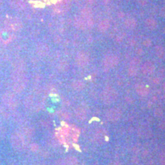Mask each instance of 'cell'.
<instances>
[{
	"mask_svg": "<svg viewBox=\"0 0 165 165\" xmlns=\"http://www.w3.org/2000/svg\"><path fill=\"white\" fill-rule=\"evenodd\" d=\"M125 34L123 33H120L119 34V35H116V37H115V42L117 43H121L122 42V41L124 40V38H125Z\"/></svg>",
	"mask_w": 165,
	"mask_h": 165,
	"instance_id": "obj_21",
	"label": "cell"
},
{
	"mask_svg": "<svg viewBox=\"0 0 165 165\" xmlns=\"http://www.w3.org/2000/svg\"><path fill=\"white\" fill-rule=\"evenodd\" d=\"M74 24L76 28L80 29V30H86L87 29L86 20L84 18H82L81 16H76L74 18Z\"/></svg>",
	"mask_w": 165,
	"mask_h": 165,
	"instance_id": "obj_8",
	"label": "cell"
},
{
	"mask_svg": "<svg viewBox=\"0 0 165 165\" xmlns=\"http://www.w3.org/2000/svg\"><path fill=\"white\" fill-rule=\"evenodd\" d=\"M125 14L123 12H119L118 14H117V16H118V18H119V19H123V18L125 17Z\"/></svg>",
	"mask_w": 165,
	"mask_h": 165,
	"instance_id": "obj_28",
	"label": "cell"
},
{
	"mask_svg": "<svg viewBox=\"0 0 165 165\" xmlns=\"http://www.w3.org/2000/svg\"><path fill=\"white\" fill-rule=\"evenodd\" d=\"M159 82H160V80L158 78L154 79V83H155V84H158Z\"/></svg>",
	"mask_w": 165,
	"mask_h": 165,
	"instance_id": "obj_34",
	"label": "cell"
},
{
	"mask_svg": "<svg viewBox=\"0 0 165 165\" xmlns=\"http://www.w3.org/2000/svg\"><path fill=\"white\" fill-rule=\"evenodd\" d=\"M86 24H87V29H91L94 25V20L93 18H90L88 19H86Z\"/></svg>",
	"mask_w": 165,
	"mask_h": 165,
	"instance_id": "obj_20",
	"label": "cell"
},
{
	"mask_svg": "<svg viewBox=\"0 0 165 165\" xmlns=\"http://www.w3.org/2000/svg\"><path fill=\"white\" fill-rule=\"evenodd\" d=\"M110 165H121V163L118 161H113L110 163Z\"/></svg>",
	"mask_w": 165,
	"mask_h": 165,
	"instance_id": "obj_32",
	"label": "cell"
},
{
	"mask_svg": "<svg viewBox=\"0 0 165 165\" xmlns=\"http://www.w3.org/2000/svg\"><path fill=\"white\" fill-rule=\"evenodd\" d=\"M160 128H161L162 129L165 130V120H163V121L161 123H160Z\"/></svg>",
	"mask_w": 165,
	"mask_h": 165,
	"instance_id": "obj_31",
	"label": "cell"
},
{
	"mask_svg": "<svg viewBox=\"0 0 165 165\" xmlns=\"http://www.w3.org/2000/svg\"><path fill=\"white\" fill-rule=\"evenodd\" d=\"M50 51V47L48 44L44 42H40L36 46V52L41 57H44Z\"/></svg>",
	"mask_w": 165,
	"mask_h": 165,
	"instance_id": "obj_7",
	"label": "cell"
},
{
	"mask_svg": "<svg viewBox=\"0 0 165 165\" xmlns=\"http://www.w3.org/2000/svg\"><path fill=\"white\" fill-rule=\"evenodd\" d=\"M2 41H3V38H2V34H1V32H0V44H2Z\"/></svg>",
	"mask_w": 165,
	"mask_h": 165,
	"instance_id": "obj_33",
	"label": "cell"
},
{
	"mask_svg": "<svg viewBox=\"0 0 165 165\" xmlns=\"http://www.w3.org/2000/svg\"><path fill=\"white\" fill-rule=\"evenodd\" d=\"M5 26L12 31H19L22 29V23L18 18L10 17L5 20Z\"/></svg>",
	"mask_w": 165,
	"mask_h": 165,
	"instance_id": "obj_3",
	"label": "cell"
},
{
	"mask_svg": "<svg viewBox=\"0 0 165 165\" xmlns=\"http://www.w3.org/2000/svg\"><path fill=\"white\" fill-rule=\"evenodd\" d=\"M135 53H136L137 54L142 55V54H143L144 50H143V49L142 48V47H138V48L135 49Z\"/></svg>",
	"mask_w": 165,
	"mask_h": 165,
	"instance_id": "obj_27",
	"label": "cell"
},
{
	"mask_svg": "<svg viewBox=\"0 0 165 165\" xmlns=\"http://www.w3.org/2000/svg\"><path fill=\"white\" fill-rule=\"evenodd\" d=\"M163 90H164V91H165V83H164V84H163Z\"/></svg>",
	"mask_w": 165,
	"mask_h": 165,
	"instance_id": "obj_35",
	"label": "cell"
},
{
	"mask_svg": "<svg viewBox=\"0 0 165 165\" xmlns=\"http://www.w3.org/2000/svg\"><path fill=\"white\" fill-rule=\"evenodd\" d=\"M154 114H155L157 117H160L163 115V112H162V110L160 109V108H157V109L155 110V112H154Z\"/></svg>",
	"mask_w": 165,
	"mask_h": 165,
	"instance_id": "obj_26",
	"label": "cell"
},
{
	"mask_svg": "<svg viewBox=\"0 0 165 165\" xmlns=\"http://www.w3.org/2000/svg\"><path fill=\"white\" fill-rule=\"evenodd\" d=\"M118 92L112 87H107L101 93V99L105 104H111L118 98Z\"/></svg>",
	"mask_w": 165,
	"mask_h": 165,
	"instance_id": "obj_1",
	"label": "cell"
},
{
	"mask_svg": "<svg viewBox=\"0 0 165 165\" xmlns=\"http://www.w3.org/2000/svg\"><path fill=\"white\" fill-rule=\"evenodd\" d=\"M105 132L104 131H98L97 133L96 134V140H97L99 142H103V140L105 139Z\"/></svg>",
	"mask_w": 165,
	"mask_h": 165,
	"instance_id": "obj_17",
	"label": "cell"
},
{
	"mask_svg": "<svg viewBox=\"0 0 165 165\" xmlns=\"http://www.w3.org/2000/svg\"><path fill=\"white\" fill-rule=\"evenodd\" d=\"M137 2H138V3L139 4V5H142V6H145V5H147V3H148V0H136Z\"/></svg>",
	"mask_w": 165,
	"mask_h": 165,
	"instance_id": "obj_25",
	"label": "cell"
},
{
	"mask_svg": "<svg viewBox=\"0 0 165 165\" xmlns=\"http://www.w3.org/2000/svg\"><path fill=\"white\" fill-rule=\"evenodd\" d=\"M110 28V22L108 19H103L98 25V29L100 32H105Z\"/></svg>",
	"mask_w": 165,
	"mask_h": 165,
	"instance_id": "obj_9",
	"label": "cell"
},
{
	"mask_svg": "<svg viewBox=\"0 0 165 165\" xmlns=\"http://www.w3.org/2000/svg\"><path fill=\"white\" fill-rule=\"evenodd\" d=\"M119 58L118 57V56L115 54H110L106 56L103 59L102 64H103L105 70H108L109 69H112V68L116 67L119 64Z\"/></svg>",
	"mask_w": 165,
	"mask_h": 165,
	"instance_id": "obj_2",
	"label": "cell"
},
{
	"mask_svg": "<svg viewBox=\"0 0 165 165\" xmlns=\"http://www.w3.org/2000/svg\"><path fill=\"white\" fill-rule=\"evenodd\" d=\"M122 116V112L120 109L116 108H110L108 112H106V117L109 121L116 122L120 119Z\"/></svg>",
	"mask_w": 165,
	"mask_h": 165,
	"instance_id": "obj_5",
	"label": "cell"
},
{
	"mask_svg": "<svg viewBox=\"0 0 165 165\" xmlns=\"http://www.w3.org/2000/svg\"><path fill=\"white\" fill-rule=\"evenodd\" d=\"M135 90H136L137 93L141 96H146L149 93V90L145 86L142 85V84H139L135 87Z\"/></svg>",
	"mask_w": 165,
	"mask_h": 165,
	"instance_id": "obj_11",
	"label": "cell"
},
{
	"mask_svg": "<svg viewBox=\"0 0 165 165\" xmlns=\"http://www.w3.org/2000/svg\"><path fill=\"white\" fill-rule=\"evenodd\" d=\"M160 161L163 165H165V149L160 152Z\"/></svg>",
	"mask_w": 165,
	"mask_h": 165,
	"instance_id": "obj_22",
	"label": "cell"
},
{
	"mask_svg": "<svg viewBox=\"0 0 165 165\" xmlns=\"http://www.w3.org/2000/svg\"><path fill=\"white\" fill-rule=\"evenodd\" d=\"M156 54L157 55V57L160 59L165 58V48H163L161 46H157L155 47Z\"/></svg>",
	"mask_w": 165,
	"mask_h": 165,
	"instance_id": "obj_16",
	"label": "cell"
},
{
	"mask_svg": "<svg viewBox=\"0 0 165 165\" xmlns=\"http://www.w3.org/2000/svg\"><path fill=\"white\" fill-rule=\"evenodd\" d=\"M141 70L142 74L145 75H150L152 74L155 70V66L154 64L151 61H146L141 67Z\"/></svg>",
	"mask_w": 165,
	"mask_h": 165,
	"instance_id": "obj_6",
	"label": "cell"
},
{
	"mask_svg": "<svg viewBox=\"0 0 165 165\" xmlns=\"http://www.w3.org/2000/svg\"><path fill=\"white\" fill-rule=\"evenodd\" d=\"M80 16L84 18L85 20L90 18H93V10L89 7H84V9H82L81 12H80Z\"/></svg>",
	"mask_w": 165,
	"mask_h": 165,
	"instance_id": "obj_12",
	"label": "cell"
},
{
	"mask_svg": "<svg viewBox=\"0 0 165 165\" xmlns=\"http://www.w3.org/2000/svg\"><path fill=\"white\" fill-rule=\"evenodd\" d=\"M125 26L129 29H134L137 26V21L133 18H128L124 22Z\"/></svg>",
	"mask_w": 165,
	"mask_h": 165,
	"instance_id": "obj_13",
	"label": "cell"
},
{
	"mask_svg": "<svg viewBox=\"0 0 165 165\" xmlns=\"http://www.w3.org/2000/svg\"><path fill=\"white\" fill-rule=\"evenodd\" d=\"M72 87L76 91H81L84 88V84L80 80H75L73 82Z\"/></svg>",
	"mask_w": 165,
	"mask_h": 165,
	"instance_id": "obj_15",
	"label": "cell"
},
{
	"mask_svg": "<svg viewBox=\"0 0 165 165\" xmlns=\"http://www.w3.org/2000/svg\"><path fill=\"white\" fill-rule=\"evenodd\" d=\"M76 115H77V117H78L80 119H84L86 118V116H87V111H86V109L84 107L80 106L76 109Z\"/></svg>",
	"mask_w": 165,
	"mask_h": 165,
	"instance_id": "obj_14",
	"label": "cell"
},
{
	"mask_svg": "<svg viewBox=\"0 0 165 165\" xmlns=\"http://www.w3.org/2000/svg\"><path fill=\"white\" fill-rule=\"evenodd\" d=\"M76 61L79 67H84L90 63V56L85 51H79L76 56Z\"/></svg>",
	"mask_w": 165,
	"mask_h": 165,
	"instance_id": "obj_4",
	"label": "cell"
},
{
	"mask_svg": "<svg viewBox=\"0 0 165 165\" xmlns=\"http://www.w3.org/2000/svg\"><path fill=\"white\" fill-rule=\"evenodd\" d=\"M60 68H61V70H65L67 68L68 64L67 63L65 60H63V61H61L60 63Z\"/></svg>",
	"mask_w": 165,
	"mask_h": 165,
	"instance_id": "obj_24",
	"label": "cell"
},
{
	"mask_svg": "<svg viewBox=\"0 0 165 165\" xmlns=\"http://www.w3.org/2000/svg\"><path fill=\"white\" fill-rule=\"evenodd\" d=\"M128 73H129V75L130 76V77H135V76H136L137 74H138V67H137L129 66Z\"/></svg>",
	"mask_w": 165,
	"mask_h": 165,
	"instance_id": "obj_18",
	"label": "cell"
},
{
	"mask_svg": "<svg viewBox=\"0 0 165 165\" xmlns=\"http://www.w3.org/2000/svg\"><path fill=\"white\" fill-rule=\"evenodd\" d=\"M151 44H152V41H151V39L149 38H147V39L144 40L143 41V45L146 47H151Z\"/></svg>",
	"mask_w": 165,
	"mask_h": 165,
	"instance_id": "obj_23",
	"label": "cell"
},
{
	"mask_svg": "<svg viewBox=\"0 0 165 165\" xmlns=\"http://www.w3.org/2000/svg\"><path fill=\"white\" fill-rule=\"evenodd\" d=\"M140 64H141L140 58H139V57H134V58H132V60L130 61V66L137 67H139Z\"/></svg>",
	"mask_w": 165,
	"mask_h": 165,
	"instance_id": "obj_19",
	"label": "cell"
},
{
	"mask_svg": "<svg viewBox=\"0 0 165 165\" xmlns=\"http://www.w3.org/2000/svg\"><path fill=\"white\" fill-rule=\"evenodd\" d=\"M160 15L162 16V17H165V7H163L160 10Z\"/></svg>",
	"mask_w": 165,
	"mask_h": 165,
	"instance_id": "obj_30",
	"label": "cell"
},
{
	"mask_svg": "<svg viewBox=\"0 0 165 165\" xmlns=\"http://www.w3.org/2000/svg\"><path fill=\"white\" fill-rule=\"evenodd\" d=\"M135 42H136V41H135V38H130V39L129 40V44H130L131 46H133L134 44H135Z\"/></svg>",
	"mask_w": 165,
	"mask_h": 165,
	"instance_id": "obj_29",
	"label": "cell"
},
{
	"mask_svg": "<svg viewBox=\"0 0 165 165\" xmlns=\"http://www.w3.org/2000/svg\"><path fill=\"white\" fill-rule=\"evenodd\" d=\"M145 26L150 30H154L157 28V22L153 18H148L145 22Z\"/></svg>",
	"mask_w": 165,
	"mask_h": 165,
	"instance_id": "obj_10",
	"label": "cell"
}]
</instances>
